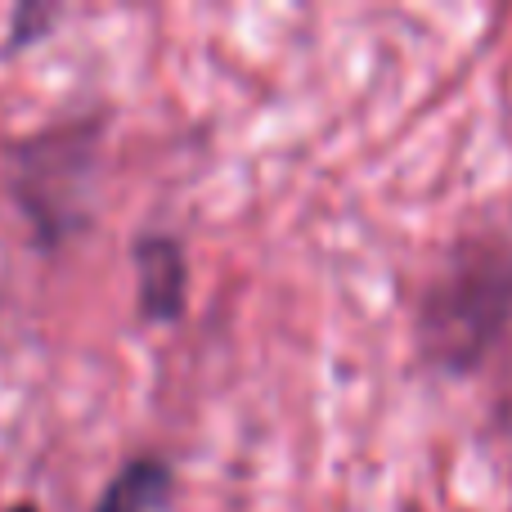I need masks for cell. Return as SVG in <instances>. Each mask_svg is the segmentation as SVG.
I'll return each instance as SVG.
<instances>
[{
	"instance_id": "cell-2",
	"label": "cell",
	"mask_w": 512,
	"mask_h": 512,
	"mask_svg": "<svg viewBox=\"0 0 512 512\" xmlns=\"http://www.w3.org/2000/svg\"><path fill=\"white\" fill-rule=\"evenodd\" d=\"M135 274H140V310L153 324H171L189 297V265L176 239H140L135 243Z\"/></svg>"
},
{
	"instance_id": "cell-1",
	"label": "cell",
	"mask_w": 512,
	"mask_h": 512,
	"mask_svg": "<svg viewBox=\"0 0 512 512\" xmlns=\"http://www.w3.org/2000/svg\"><path fill=\"white\" fill-rule=\"evenodd\" d=\"M512 315V256L463 248L436 279L423 310V342L445 369H472Z\"/></svg>"
},
{
	"instance_id": "cell-3",
	"label": "cell",
	"mask_w": 512,
	"mask_h": 512,
	"mask_svg": "<svg viewBox=\"0 0 512 512\" xmlns=\"http://www.w3.org/2000/svg\"><path fill=\"white\" fill-rule=\"evenodd\" d=\"M171 499V468L158 459H135L113 477L95 512H162Z\"/></svg>"
},
{
	"instance_id": "cell-4",
	"label": "cell",
	"mask_w": 512,
	"mask_h": 512,
	"mask_svg": "<svg viewBox=\"0 0 512 512\" xmlns=\"http://www.w3.org/2000/svg\"><path fill=\"white\" fill-rule=\"evenodd\" d=\"M9 512H36L32 504H18V508H9Z\"/></svg>"
}]
</instances>
